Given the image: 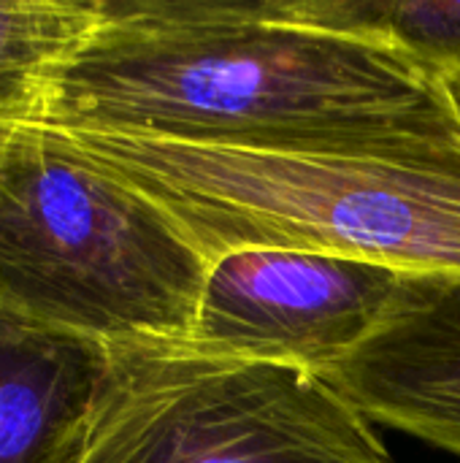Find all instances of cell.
Wrapping results in <instances>:
<instances>
[{"mask_svg": "<svg viewBox=\"0 0 460 463\" xmlns=\"http://www.w3.org/2000/svg\"><path fill=\"white\" fill-rule=\"evenodd\" d=\"M43 128L296 155L460 149L455 84L382 41L274 0H98Z\"/></svg>", "mask_w": 460, "mask_h": 463, "instance_id": "6da1fadb", "label": "cell"}, {"mask_svg": "<svg viewBox=\"0 0 460 463\" xmlns=\"http://www.w3.org/2000/svg\"><path fill=\"white\" fill-rule=\"evenodd\" d=\"M57 133L155 201L209 263L296 250L460 274V149L296 155Z\"/></svg>", "mask_w": 460, "mask_h": 463, "instance_id": "7a4b0ae2", "label": "cell"}, {"mask_svg": "<svg viewBox=\"0 0 460 463\" xmlns=\"http://www.w3.org/2000/svg\"><path fill=\"white\" fill-rule=\"evenodd\" d=\"M209 260L141 190L27 125L0 163V309L98 345L190 339Z\"/></svg>", "mask_w": 460, "mask_h": 463, "instance_id": "3957f363", "label": "cell"}, {"mask_svg": "<svg viewBox=\"0 0 460 463\" xmlns=\"http://www.w3.org/2000/svg\"><path fill=\"white\" fill-rule=\"evenodd\" d=\"M81 463H393L323 374L203 350L108 345Z\"/></svg>", "mask_w": 460, "mask_h": 463, "instance_id": "277c9868", "label": "cell"}, {"mask_svg": "<svg viewBox=\"0 0 460 463\" xmlns=\"http://www.w3.org/2000/svg\"><path fill=\"white\" fill-rule=\"evenodd\" d=\"M407 274L342 255L228 252L209 266L190 342L325 374L380 331Z\"/></svg>", "mask_w": 460, "mask_h": 463, "instance_id": "5b68a950", "label": "cell"}, {"mask_svg": "<svg viewBox=\"0 0 460 463\" xmlns=\"http://www.w3.org/2000/svg\"><path fill=\"white\" fill-rule=\"evenodd\" d=\"M323 377L369 420L460 458V274L409 271L380 331Z\"/></svg>", "mask_w": 460, "mask_h": 463, "instance_id": "8992f818", "label": "cell"}, {"mask_svg": "<svg viewBox=\"0 0 460 463\" xmlns=\"http://www.w3.org/2000/svg\"><path fill=\"white\" fill-rule=\"evenodd\" d=\"M108 347L0 309V463H81Z\"/></svg>", "mask_w": 460, "mask_h": 463, "instance_id": "52a82bcc", "label": "cell"}, {"mask_svg": "<svg viewBox=\"0 0 460 463\" xmlns=\"http://www.w3.org/2000/svg\"><path fill=\"white\" fill-rule=\"evenodd\" d=\"M98 19V0H0V163L38 125L52 81Z\"/></svg>", "mask_w": 460, "mask_h": 463, "instance_id": "ba28073f", "label": "cell"}, {"mask_svg": "<svg viewBox=\"0 0 460 463\" xmlns=\"http://www.w3.org/2000/svg\"><path fill=\"white\" fill-rule=\"evenodd\" d=\"M301 24L361 35L401 49L450 81L460 79V3L396 0H274Z\"/></svg>", "mask_w": 460, "mask_h": 463, "instance_id": "9c48e42d", "label": "cell"}, {"mask_svg": "<svg viewBox=\"0 0 460 463\" xmlns=\"http://www.w3.org/2000/svg\"><path fill=\"white\" fill-rule=\"evenodd\" d=\"M453 84H455V92H458V98H460V79L458 81H453Z\"/></svg>", "mask_w": 460, "mask_h": 463, "instance_id": "30bf717a", "label": "cell"}]
</instances>
